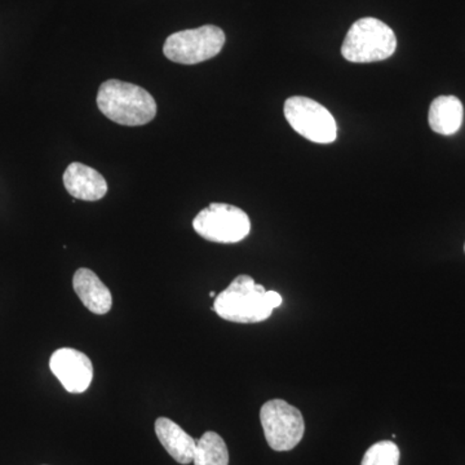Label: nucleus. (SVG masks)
Segmentation results:
<instances>
[{
	"mask_svg": "<svg viewBox=\"0 0 465 465\" xmlns=\"http://www.w3.org/2000/svg\"><path fill=\"white\" fill-rule=\"evenodd\" d=\"M284 116L291 127L309 142L331 143L338 136V125L331 113L308 97L293 96L287 99Z\"/></svg>",
	"mask_w": 465,
	"mask_h": 465,
	"instance_id": "obj_7",
	"label": "nucleus"
},
{
	"mask_svg": "<svg viewBox=\"0 0 465 465\" xmlns=\"http://www.w3.org/2000/svg\"><path fill=\"white\" fill-rule=\"evenodd\" d=\"M194 465H229V451L220 434L206 432L197 440Z\"/></svg>",
	"mask_w": 465,
	"mask_h": 465,
	"instance_id": "obj_13",
	"label": "nucleus"
},
{
	"mask_svg": "<svg viewBox=\"0 0 465 465\" xmlns=\"http://www.w3.org/2000/svg\"><path fill=\"white\" fill-rule=\"evenodd\" d=\"M396 34L374 17L361 18L351 25L341 54L349 63L369 64L387 60L396 52Z\"/></svg>",
	"mask_w": 465,
	"mask_h": 465,
	"instance_id": "obj_3",
	"label": "nucleus"
},
{
	"mask_svg": "<svg viewBox=\"0 0 465 465\" xmlns=\"http://www.w3.org/2000/svg\"><path fill=\"white\" fill-rule=\"evenodd\" d=\"M73 287L82 304L94 314L109 313L113 307L112 292L91 269L81 268L73 278Z\"/></svg>",
	"mask_w": 465,
	"mask_h": 465,
	"instance_id": "obj_10",
	"label": "nucleus"
},
{
	"mask_svg": "<svg viewBox=\"0 0 465 465\" xmlns=\"http://www.w3.org/2000/svg\"><path fill=\"white\" fill-rule=\"evenodd\" d=\"M463 104L455 96L437 97L433 100L428 115V121L434 133L445 136L457 134L463 124Z\"/></svg>",
	"mask_w": 465,
	"mask_h": 465,
	"instance_id": "obj_12",
	"label": "nucleus"
},
{
	"mask_svg": "<svg viewBox=\"0 0 465 465\" xmlns=\"http://www.w3.org/2000/svg\"><path fill=\"white\" fill-rule=\"evenodd\" d=\"M225 45V34L215 25L182 30L168 36L163 54L173 63L195 65L217 56Z\"/></svg>",
	"mask_w": 465,
	"mask_h": 465,
	"instance_id": "obj_4",
	"label": "nucleus"
},
{
	"mask_svg": "<svg viewBox=\"0 0 465 465\" xmlns=\"http://www.w3.org/2000/svg\"><path fill=\"white\" fill-rule=\"evenodd\" d=\"M50 369L69 393H84L94 379L90 358L73 348L57 349L50 358Z\"/></svg>",
	"mask_w": 465,
	"mask_h": 465,
	"instance_id": "obj_8",
	"label": "nucleus"
},
{
	"mask_svg": "<svg viewBox=\"0 0 465 465\" xmlns=\"http://www.w3.org/2000/svg\"><path fill=\"white\" fill-rule=\"evenodd\" d=\"M155 433L159 442L177 463H193L197 440L189 436L179 424L168 418H158L155 420Z\"/></svg>",
	"mask_w": 465,
	"mask_h": 465,
	"instance_id": "obj_11",
	"label": "nucleus"
},
{
	"mask_svg": "<svg viewBox=\"0 0 465 465\" xmlns=\"http://www.w3.org/2000/svg\"><path fill=\"white\" fill-rule=\"evenodd\" d=\"M97 106L110 121L128 127L148 124L157 115V103L148 91L118 79L100 85Z\"/></svg>",
	"mask_w": 465,
	"mask_h": 465,
	"instance_id": "obj_2",
	"label": "nucleus"
},
{
	"mask_svg": "<svg viewBox=\"0 0 465 465\" xmlns=\"http://www.w3.org/2000/svg\"><path fill=\"white\" fill-rule=\"evenodd\" d=\"M64 185L67 193L75 200L96 202L103 200L108 193V183L105 177L79 162H73L64 173Z\"/></svg>",
	"mask_w": 465,
	"mask_h": 465,
	"instance_id": "obj_9",
	"label": "nucleus"
},
{
	"mask_svg": "<svg viewBox=\"0 0 465 465\" xmlns=\"http://www.w3.org/2000/svg\"><path fill=\"white\" fill-rule=\"evenodd\" d=\"M210 296H211V298H216V293L213 292V291H211Z\"/></svg>",
	"mask_w": 465,
	"mask_h": 465,
	"instance_id": "obj_15",
	"label": "nucleus"
},
{
	"mask_svg": "<svg viewBox=\"0 0 465 465\" xmlns=\"http://www.w3.org/2000/svg\"><path fill=\"white\" fill-rule=\"evenodd\" d=\"M193 228L206 241L238 243L251 232L250 217L241 208L226 203H211L193 220Z\"/></svg>",
	"mask_w": 465,
	"mask_h": 465,
	"instance_id": "obj_5",
	"label": "nucleus"
},
{
	"mask_svg": "<svg viewBox=\"0 0 465 465\" xmlns=\"http://www.w3.org/2000/svg\"><path fill=\"white\" fill-rule=\"evenodd\" d=\"M399 446L391 440H381L367 450L361 465H399Z\"/></svg>",
	"mask_w": 465,
	"mask_h": 465,
	"instance_id": "obj_14",
	"label": "nucleus"
},
{
	"mask_svg": "<svg viewBox=\"0 0 465 465\" xmlns=\"http://www.w3.org/2000/svg\"><path fill=\"white\" fill-rule=\"evenodd\" d=\"M260 421L265 440L274 451H290L304 437L305 423L302 412L283 400H272L260 410Z\"/></svg>",
	"mask_w": 465,
	"mask_h": 465,
	"instance_id": "obj_6",
	"label": "nucleus"
},
{
	"mask_svg": "<svg viewBox=\"0 0 465 465\" xmlns=\"http://www.w3.org/2000/svg\"><path fill=\"white\" fill-rule=\"evenodd\" d=\"M282 302L277 291L265 290L250 275L242 274L216 296L213 311L229 322L259 323L268 320Z\"/></svg>",
	"mask_w": 465,
	"mask_h": 465,
	"instance_id": "obj_1",
	"label": "nucleus"
}]
</instances>
